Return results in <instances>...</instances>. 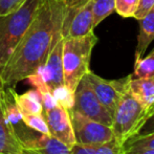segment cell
<instances>
[{
    "instance_id": "cell-29",
    "label": "cell",
    "mask_w": 154,
    "mask_h": 154,
    "mask_svg": "<svg viewBox=\"0 0 154 154\" xmlns=\"http://www.w3.org/2000/svg\"><path fill=\"white\" fill-rule=\"evenodd\" d=\"M0 88H2V84H1V80H0Z\"/></svg>"
},
{
    "instance_id": "cell-5",
    "label": "cell",
    "mask_w": 154,
    "mask_h": 154,
    "mask_svg": "<svg viewBox=\"0 0 154 154\" xmlns=\"http://www.w3.org/2000/svg\"><path fill=\"white\" fill-rule=\"evenodd\" d=\"M71 110H75L95 122L110 127L112 125L113 116L104 107L97 97L85 75L79 82L75 90V104Z\"/></svg>"
},
{
    "instance_id": "cell-23",
    "label": "cell",
    "mask_w": 154,
    "mask_h": 154,
    "mask_svg": "<svg viewBox=\"0 0 154 154\" xmlns=\"http://www.w3.org/2000/svg\"><path fill=\"white\" fill-rule=\"evenodd\" d=\"M66 6V14H65V19H64V23H63V26L68 22V20L71 18L75 12H77L82 5L88 2L89 0H63Z\"/></svg>"
},
{
    "instance_id": "cell-2",
    "label": "cell",
    "mask_w": 154,
    "mask_h": 154,
    "mask_svg": "<svg viewBox=\"0 0 154 154\" xmlns=\"http://www.w3.org/2000/svg\"><path fill=\"white\" fill-rule=\"evenodd\" d=\"M43 0H25L17 10L0 15V71L34 21Z\"/></svg>"
},
{
    "instance_id": "cell-7",
    "label": "cell",
    "mask_w": 154,
    "mask_h": 154,
    "mask_svg": "<svg viewBox=\"0 0 154 154\" xmlns=\"http://www.w3.org/2000/svg\"><path fill=\"white\" fill-rule=\"evenodd\" d=\"M15 130L23 149L39 154H71V147L51 134H42L40 132L35 134V130L26 127L24 124L23 127H20V124L15 126Z\"/></svg>"
},
{
    "instance_id": "cell-27",
    "label": "cell",
    "mask_w": 154,
    "mask_h": 154,
    "mask_svg": "<svg viewBox=\"0 0 154 154\" xmlns=\"http://www.w3.org/2000/svg\"><path fill=\"white\" fill-rule=\"evenodd\" d=\"M95 145H81L75 143L71 147V154H94Z\"/></svg>"
},
{
    "instance_id": "cell-15",
    "label": "cell",
    "mask_w": 154,
    "mask_h": 154,
    "mask_svg": "<svg viewBox=\"0 0 154 154\" xmlns=\"http://www.w3.org/2000/svg\"><path fill=\"white\" fill-rule=\"evenodd\" d=\"M14 97L22 113L27 114H43V106L41 95L35 88L29 91L18 94L14 90Z\"/></svg>"
},
{
    "instance_id": "cell-21",
    "label": "cell",
    "mask_w": 154,
    "mask_h": 154,
    "mask_svg": "<svg viewBox=\"0 0 154 154\" xmlns=\"http://www.w3.org/2000/svg\"><path fill=\"white\" fill-rule=\"evenodd\" d=\"M140 0H116V12L124 18H133Z\"/></svg>"
},
{
    "instance_id": "cell-8",
    "label": "cell",
    "mask_w": 154,
    "mask_h": 154,
    "mask_svg": "<svg viewBox=\"0 0 154 154\" xmlns=\"http://www.w3.org/2000/svg\"><path fill=\"white\" fill-rule=\"evenodd\" d=\"M85 78L100 102L113 116L119 102L126 89L128 77L120 80H106L89 70L85 75Z\"/></svg>"
},
{
    "instance_id": "cell-3",
    "label": "cell",
    "mask_w": 154,
    "mask_h": 154,
    "mask_svg": "<svg viewBox=\"0 0 154 154\" xmlns=\"http://www.w3.org/2000/svg\"><path fill=\"white\" fill-rule=\"evenodd\" d=\"M97 38L94 32L77 38L63 39L62 63L64 84L75 91L79 82L90 70V58Z\"/></svg>"
},
{
    "instance_id": "cell-12",
    "label": "cell",
    "mask_w": 154,
    "mask_h": 154,
    "mask_svg": "<svg viewBox=\"0 0 154 154\" xmlns=\"http://www.w3.org/2000/svg\"><path fill=\"white\" fill-rule=\"evenodd\" d=\"M22 151L23 147L17 136L15 126L8 122L4 114L0 97V154H22Z\"/></svg>"
},
{
    "instance_id": "cell-16",
    "label": "cell",
    "mask_w": 154,
    "mask_h": 154,
    "mask_svg": "<svg viewBox=\"0 0 154 154\" xmlns=\"http://www.w3.org/2000/svg\"><path fill=\"white\" fill-rule=\"evenodd\" d=\"M93 27H97L103 20L116 11V0H91Z\"/></svg>"
},
{
    "instance_id": "cell-22",
    "label": "cell",
    "mask_w": 154,
    "mask_h": 154,
    "mask_svg": "<svg viewBox=\"0 0 154 154\" xmlns=\"http://www.w3.org/2000/svg\"><path fill=\"white\" fill-rule=\"evenodd\" d=\"M94 154H123V146L112 137L108 142L97 145Z\"/></svg>"
},
{
    "instance_id": "cell-25",
    "label": "cell",
    "mask_w": 154,
    "mask_h": 154,
    "mask_svg": "<svg viewBox=\"0 0 154 154\" xmlns=\"http://www.w3.org/2000/svg\"><path fill=\"white\" fill-rule=\"evenodd\" d=\"M153 6H154V0H140L138 6L136 8V12L134 14L133 18H135L136 20L142 19Z\"/></svg>"
},
{
    "instance_id": "cell-19",
    "label": "cell",
    "mask_w": 154,
    "mask_h": 154,
    "mask_svg": "<svg viewBox=\"0 0 154 154\" xmlns=\"http://www.w3.org/2000/svg\"><path fill=\"white\" fill-rule=\"evenodd\" d=\"M136 149H154V131L145 135L133 136L123 145V150Z\"/></svg>"
},
{
    "instance_id": "cell-24",
    "label": "cell",
    "mask_w": 154,
    "mask_h": 154,
    "mask_svg": "<svg viewBox=\"0 0 154 154\" xmlns=\"http://www.w3.org/2000/svg\"><path fill=\"white\" fill-rule=\"evenodd\" d=\"M24 2L25 0H0V15L17 10Z\"/></svg>"
},
{
    "instance_id": "cell-20",
    "label": "cell",
    "mask_w": 154,
    "mask_h": 154,
    "mask_svg": "<svg viewBox=\"0 0 154 154\" xmlns=\"http://www.w3.org/2000/svg\"><path fill=\"white\" fill-rule=\"evenodd\" d=\"M22 123L36 132H40L42 134H51L46 120L43 114L22 113Z\"/></svg>"
},
{
    "instance_id": "cell-13",
    "label": "cell",
    "mask_w": 154,
    "mask_h": 154,
    "mask_svg": "<svg viewBox=\"0 0 154 154\" xmlns=\"http://www.w3.org/2000/svg\"><path fill=\"white\" fill-rule=\"evenodd\" d=\"M126 89L143 106L151 108L154 104V78H133L128 75Z\"/></svg>"
},
{
    "instance_id": "cell-9",
    "label": "cell",
    "mask_w": 154,
    "mask_h": 154,
    "mask_svg": "<svg viewBox=\"0 0 154 154\" xmlns=\"http://www.w3.org/2000/svg\"><path fill=\"white\" fill-rule=\"evenodd\" d=\"M43 116L46 120L51 135L69 147H72L75 144L69 110L57 105L53 109L44 112Z\"/></svg>"
},
{
    "instance_id": "cell-28",
    "label": "cell",
    "mask_w": 154,
    "mask_h": 154,
    "mask_svg": "<svg viewBox=\"0 0 154 154\" xmlns=\"http://www.w3.org/2000/svg\"><path fill=\"white\" fill-rule=\"evenodd\" d=\"M123 154H154V149H136V150H123Z\"/></svg>"
},
{
    "instance_id": "cell-11",
    "label": "cell",
    "mask_w": 154,
    "mask_h": 154,
    "mask_svg": "<svg viewBox=\"0 0 154 154\" xmlns=\"http://www.w3.org/2000/svg\"><path fill=\"white\" fill-rule=\"evenodd\" d=\"M92 1L89 0L82 5L71 16L68 22L63 26V38L83 37L93 32Z\"/></svg>"
},
{
    "instance_id": "cell-17",
    "label": "cell",
    "mask_w": 154,
    "mask_h": 154,
    "mask_svg": "<svg viewBox=\"0 0 154 154\" xmlns=\"http://www.w3.org/2000/svg\"><path fill=\"white\" fill-rule=\"evenodd\" d=\"M133 78H154V49L147 57L135 60Z\"/></svg>"
},
{
    "instance_id": "cell-14",
    "label": "cell",
    "mask_w": 154,
    "mask_h": 154,
    "mask_svg": "<svg viewBox=\"0 0 154 154\" xmlns=\"http://www.w3.org/2000/svg\"><path fill=\"white\" fill-rule=\"evenodd\" d=\"M140 32L137 37V45L135 49V60L144 57L149 45L154 40V6L138 20Z\"/></svg>"
},
{
    "instance_id": "cell-18",
    "label": "cell",
    "mask_w": 154,
    "mask_h": 154,
    "mask_svg": "<svg viewBox=\"0 0 154 154\" xmlns=\"http://www.w3.org/2000/svg\"><path fill=\"white\" fill-rule=\"evenodd\" d=\"M51 92L58 105L62 106L67 110L72 109L75 104V91L69 89L65 84H62L51 89Z\"/></svg>"
},
{
    "instance_id": "cell-26",
    "label": "cell",
    "mask_w": 154,
    "mask_h": 154,
    "mask_svg": "<svg viewBox=\"0 0 154 154\" xmlns=\"http://www.w3.org/2000/svg\"><path fill=\"white\" fill-rule=\"evenodd\" d=\"M154 131V104L151 107V112L149 118L147 119V121L145 122V124L143 125V127L140 129V131L137 132V134L134 136H138V135H145V134L151 133Z\"/></svg>"
},
{
    "instance_id": "cell-6",
    "label": "cell",
    "mask_w": 154,
    "mask_h": 154,
    "mask_svg": "<svg viewBox=\"0 0 154 154\" xmlns=\"http://www.w3.org/2000/svg\"><path fill=\"white\" fill-rule=\"evenodd\" d=\"M69 116L77 144L97 146L113 137L110 126L90 120L75 110H69Z\"/></svg>"
},
{
    "instance_id": "cell-4",
    "label": "cell",
    "mask_w": 154,
    "mask_h": 154,
    "mask_svg": "<svg viewBox=\"0 0 154 154\" xmlns=\"http://www.w3.org/2000/svg\"><path fill=\"white\" fill-rule=\"evenodd\" d=\"M151 108L143 106L127 89H125L113 113L111 129L113 137L121 145L137 134L149 118Z\"/></svg>"
},
{
    "instance_id": "cell-1",
    "label": "cell",
    "mask_w": 154,
    "mask_h": 154,
    "mask_svg": "<svg viewBox=\"0 0 154 154\" xmlns=\"http://www.w3.org/2000/svg\"><path fill=\"white\" fill-rule=\"evenodd\" d=\"M63 0H43L38 14L0 71L2 87H13L44 64L53 45L63 37Z\"/></svg>"
},
{
    "instance_id": "cell-10",
    "label": "cell",
    "mask_w": 154,
    "mask_h": 154,
    "mask_svg": "<svg viewBox=\"0 0 154 154\" xmlns=\"http://www.w3.org/2000/svg\"><path fill=\"white\" fill-rule=\"evenodd\" d=\"M63 37L57 40L53 45L46 61L40 66L35 72H37L43 81L47 84L51 89L64 84L63 77V63H62V51H63Z\"/></svg>"
}]
</instances>
